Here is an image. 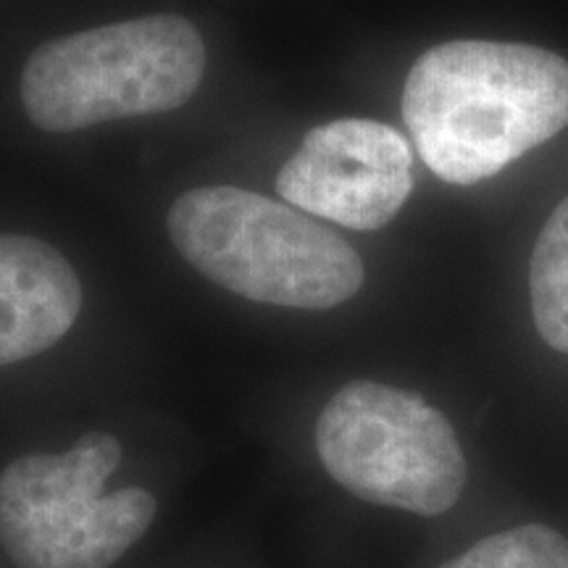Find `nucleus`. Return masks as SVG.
Returning a JSON list of instances; mask_svg holds the SVG:
<instances>
[{"label":"nucleus","mask_w":568,"mask_h":568,"mask_svg":"<svg viewBox=\"0 0 568 568\" xmlns=\"http://www.w3.org/2000/svg\"><path fill=\"white\" fill-rule=\"evenodd\" d=\"M403 119L439 180H489L568 126V61L521 42H443L410 69Z\"/></svg>","instance_id":"obj_1"},{"label":"nucleus","mask_w":568,"mask_h":568,"mask_svg":"<svg viewBox=\"0 0 568 568\" xmlns=\"http://www.w3.org/2000/svg\"><path fill=\"white\" fill-rule=\"evenodd\" d=\"M166 226L197 272L247 301L324 311L364 284V261L329 226L232 184L184 193Z\"/></svg>","instance_id":"obj_2"},{"label":"nucleus","mask_w":568,"mask_h":568,"mask_svg":"<svg viewBox=\"0 0 568 568\" xmlns=\"http://www.w3.org/2000/svg\"><path fill=\"white\" fill-rule=\"evenodd\" d=\"M205 45L182 17H142L40 45L21 74L27 116L45 132L180 109L201 88Z\"/></svg>","instance_id":"obj_3"},{"label":"nucleus","mask_w":568,"mask_h":568,"mask_svg":"<svg viewBox=\"0 0 568 568\" xmlns=\"http://www.w3.org/2000/svg\"><path fill=\"white\" fill-rule=\"evenodd\" d=\"M122 445L90 432L61 456H24L0 474V545L19 568H111L151 527L148 489L105 495Z\"/></svg>","instance_id":"obj_4"},{"label":"nucleus","mask_w":568,"mask_h":568,"mask_svg":"<svg viewBox=\"0 0 568 568\" xmlns=\"http://www.w3.org/2000/svg\"><path fill=\"white\" fill-rule=\"evenodd\" d=\"M316 453L332 479L361 500L439 516L458 503L466 458L456 429L422 395L358 379L329 397Z\"/></svg>","instance_id":"obj_5"},{"label":"nucleus","mask_w":568,"mask_h":568,"mask_svg":"<svg viewBox=\"0 0 568 568\" xmlns=\"http://www.w3.org/2000/svg\"><path fill=\"white\" fill-rule=\"evenodd\" d=\"M276 190L308 216L351 230H382L414 190V153L393 126L337 119L305 134L280 169Z\"/></svg>","instance_id":"obj_6"},{"label":"nucleus","mask_w":568,"mask_h":568,"mask_svg":"<svg viewBox=\"0 0 568 568\" xmlns=\"http://www.w3.org/2000/svg\"><path fill=\"white\" fill-rule=\"evenodd\" d=\"M82 284L53 245L0 234V366L40 355L74 326Z\"/></svg>","instance_id":"obj_7"},{"label":"nucleus","mask_w":568,"mask_h":568,"mask_svg":"<svg viewBox=\"0 0 568 568\" xmlns=\"http://www.w3.org/2000/svg\"><path fill=\"white\" fill-rule=\"evenodd\" d=\"M531 314L539 337L568 353V197L539 232L529 268Z\"/></svg>","instance_id":"obj_8"},{"label":"nucleus","mask_w":568,"mask_h":568,"mask_svg":"<svg viewBox=\"0 0 568 568\" xmlns=\"http://www.w3.org/2000/svg\"><path fill=\"white\" fill-rule=\"evenodd\" d=\"M439 568H568V539L542 524H527L481 539Z\"/></svg>","instance_id":"obj_9"}]
</instances>
